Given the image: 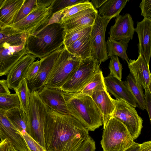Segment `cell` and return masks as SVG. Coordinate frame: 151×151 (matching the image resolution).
<instances>
[{
    "label": "cell",
    "instance_id": "obj_1",
    "mask_svg": "<svg viewBox=\"0 0 151 151\" xmlns=\"http://www.w3.org/2000/svg\"><path fill=\"white\" fill-rule=\"evenodd\" d=\"M88 132L71 115L49 108L45 123V149L47 151H76Z\"/></svg>",
    "mask_w": 151,
    "mask_h": 151
},
{
    "label": "cell",
    "instance_id": "obj_2",
    "mask_svg": "<svg viewBox=\"0 0 151 151\" xmlns=\"http://www.w3.org/2000/svg\"><path fill=\"white\" fill-rule=\"evenodd\" d=\"M66 33L60 23H48L37 32L27 34L25 48L29 53L41 59L61 48Z\"/></svg>",
    "mask_w": 151,
    "mask_h": 151
},
{
    "label": "cell",
    "instance_id": "obj_3",
    "mask_svg": "<svg viewBox=\"0 0 151 151\" xmlns=\"http://www.w3.org/2000/svg\"><path fill=\"white\" fill-rule=\"evenodd\" d=\"M63 94L70 115L88 131H93L103 124L102 115L91 97L80 92L63 91Z\"/></svg>",
    "mask_w": 151,
    "mask_h": 151
},
{
    "label": "cell",
    "instance_id": "obj_4",
    "mask_svg": "<svg viewBox=\"0 0 151 151\" xmlns=\"http://www.w3.org/2000/svg\"><path fill=\"white\" fill-rule=\"evenodd\" d=\"M126 127L113 117L103 129L101 144L103 151H124L136 144Z\"/></svg>",
    "mask_w": 151,
    "mask_h": 151
},
{
    "label": "cell",
    "instance_id": "obj_5",
    "mask_svg": "<svg viewBox=\"0 0 151 151\" xmlns=\"http://www.w3.org/2000/svg\"><path fill=\"white\" fill-rule=\"evenodd\" d=\"M48 108L41 100L38 91H31L27 114L28 124L26 132L45 148V123Z\"/></svg>",
    "mask_w": 151,
    "mask_h": 151
},
{
    "label": "cell",
    "instance_id": "obj_6",
    "mask_svg": "<svg viewBox=\"0 0 151 151\" xmlns=\"http://www.w3.org/2000/svg\"><path fill=\"white\" fill-rule=\"evenodd\" d=\"M81 60L69 53L64 47L44 86L50 88H60L73 74Z\"/></svg>",
    "mask_w": 151,
    "mask_h": 151
},
{
    "label": "cell",
    "instance_id": "obj_7",
    "mask_svg": "<svg viewBox=\"0 0 151 151\" xmlns=\"http://www.w3.org/2000/svg\"><path fill=\"white\" fill-rule=\"evenodd\" d=\"M100 64L91 57L81 59L73 74L60 88L68 93L80 92L100 69Z\"/></svg>",
    "mask_w": 151,
    "mask_h": 151
},
{
    "label": "cell",
    "instance_id": "obj_8",
    "mask_svg": "<svg viewBox=\"0 0 151 151\" xmlns=\"http://www.w3.org/2000/svg\"><path fill=\"white\" fill-rule=\"evenodd\" d=\"M111 20L101 17L98 13L90 34V57L100 64L109 58L107 55L105 34L107 27Z\"/></svg>",
    "mask_w": 151,
    "mask_h": 151
},
{
    "label": "cell",
    "instance_id": "obj_9",
    "mask_svg": "<svg viewBox=\"0 0 151 151\" xmlns=\"http://www.w3.org/2000/svg\"><path fill=\"white\" fill-rule=\"evenodd\" d=\"M113 101L115 108L111 117L123 124L134 140L136 139L140 134L143 127L142 119L139 116L135 108L126 101L114 99Z\"/></svg>",
    "mask_w": 151,
    "mask_h": 151
},
{
    "label": "cell",
    "instance_id": "obj_10",
    "mask_svg": "<svg viewBox=\"0 0 151 151\" xmlns=\"http://www.w3.org/2000/svg\"><path fill=\"white\" fill-rule=\"evenodd\" d=\"M26 38L12 40L0 46V76L8 74L19 60L29 53L25 48Z\"/></svg>",
    "mask_w": 151,
    "mask_h": 151
},
{
    "label": "cell",
    "instance_id": "obj_11",
    "mask_svg": "<svg viewBox=\"0 0 151 151\" xmlns=\"http://www.w3.org/2000/svg\"><path fill=\"white\" fill-rule=\"evenodd\" d=\"M51 4L38 6L25 17L11 26L27 34H32L46 26L52 17Z\"/></svg>",
    "mask_w": 151,
    "mask_h": 151
},
{
    "label": "cell",
    "instance_id": "obj_12",
    "mask_svg": "<svg viewBox=\"0 0 151 151\" xmlns=\"http://www.w3.org/2000/svg\"><path fill=\"white\" fill-rule=\"evenodd\" d=\"M134 30V21L129 14L119 15L116 17L114 24L111 27L109 37L121 42L127 47L129 42L133 39Z\"/></svg>",
    "mask_w": 151,
    "mask_h": 151
},
{
    "label": "cell",
    "instance_id": "obj_13",
    "mask_svg": "<svg viewBox=\"0 0 151 151\" xmlns=\"http://www.w3.org/2000/svg\"><path fill=\"white\" fill-rule=\"evenodd\" d=\"M63 48L58 49L40 59V65L37 74L30 81L27 82L31 92L34 91H39L44 86L53 67Z\"/></svg>",
    "mask_w": 151,
    "mask_h": 151
},
{
    "label": "cell",
    "instance_id": "obj_14",
    "mask_svg": "<svg viewBox=\"0 0 151 151\" xmlns=\"http://www.w3.org/2000/svg\"><path fill=\"white\" fill-rule=\"evenodd\" d=\"M0 139H6L19 151H29L20 133L6 116V111L0 109Z\"/></svg>",
    "mask_w": 151,
    "mask_h": 151
},
{
    "label": "cell",
    "instance_id": "obj_15",
    "mask_svg": "<svg viewBox=\"0 0 151 151\" xmlns=\"http://www.w3.org/2000/svg\"><path fill=\"white\" fill-rule=\"evenodd\" d=\"M38 94L42 101L49 108L61 114L70 115L63 91L61 89L50 88L45 86L38 91Z\"/></svg>",
    "mask_w": 151,
    "mask_h": 151
},
{
    "label": "cell",
    "instance_id": "obj_16",
    "mask_svg": "<svg viewBox=\"0 0 151 151\" xmlns=\"http://www.w3.org/2000/svg\"><path fill=\"white\" fill-rule=\"evenodd\" d=\"M130 73L145 91H151V75L148 65L143 56L139 54L136 60H129L127 63Z\"/></svg>",
    "mask_w": 151,
    "mask_h": 151
},
{
    "label": "cell",
    "instance_id": "obj_17",
    "mask_svg": "<svg viewBox=\"0 0 151 151\" xmlns=\"http://www.w3.org/2000/svg\"><path fill=\"white\" fill-rule=\"evenodd\" d=\"M98 13L94 7L89 8L70 16L59 23L66 32L77 28L92 26Z\"/></svg>",
    "mask_w": 151,
    "mask_h": 151
},
{
    "label": "cell",
    "instance_id": "obj_18",
    "mask_svg": "<svg viewBox=\"0 0 151 151\" xmlns=\"http://www.w3.org/2000/svg\"><path fill=\"white\" fill-rule=\"evenodd\" d=\"M36 58L34 55L28 53L14 65L8 73L6 80L9 89L14 90L25 78L29 67L35 61Z\"/></svg>",
    "mask_w": 151,
    "mask_h": 151
},
{
    "label": "cell",
    "instance_id": "obj_19",
    "mask_svg": "<svg viewBox=\"0 0 151 151\" xmlns=\"http://www.w3.org/2000/svg\"><path fill=\"white\" fill-rule=\"evenodd\" d=\"M134 31L139 39V54L142 55L149 65L151 54V19L144 18L138 22Z\"/></svg>",
    "mask_w": 151,
    "mask_h": 151
},
{
    "label": "cell",
    "instance_id": "obj_20",
    "mask_svg": "<svg viewBox=\"0 0 151 151\" xmlns=\"http://www.w3.org/2000/svg\"><path fill=\"white\" fill-rule=\"evenodd\" d=\"M105 85L107 91L111 93L116 99H121L135 108L138 105L133 96L123 81L109 75L104 77Z\"/></svg>",
    "mask_w": 151,
    "mask_h": 151
},
{
    "label": "cell",
    "instance_id": "obj_21",
    "mask_svg": "<svg viewBox=\"0 0 151 151\" xmlns=\"http://www.w3.org/2000/svg\"><path fill=\"white\" fill-rule=\"evenodd\" d=\"M91 97L102 115L104 129L111 117L114 109L113 99L110 96L106 88L102 91L94 92Z\"/></svg>",
    "mask_w": 151,
    "mask_h": 151
},
{
    "label": "cell",
    "instance_id": "obj_22",
    "mask_svg": "<svg viewBox=\"0 0 151 151\" xmlns=\"http://www.w3.org/2000/svg\"><path fill=\"white\" fill-rule=\"evenodd\" d=\"M25 0H4L0 8V22L7 25L14 23Z\"/></svg>",
    "mask_w": 151,
    "mask_h": 151
},
{
    "label": "cell",
    "instance_id": "obj_23",
    "mask_svg": "<svg viewBox=\"0 0 151 151\" xmlns=\"http://www.w3.org/2000/svg\"><path fill=\"white\" fill-rule=\"evenodd\" d=\"M90 34L78 40L65 48L69 53L81 59L90 57L91 47Z\"/></svg>",
    "mask_w": 151,
    "mask_h": 151
},
{
    "label": "cell",
    "instance_id": "obj_24",
    "mask_svg": "<svg viewBox=\"0 0 151 151\" xmlns=\"http://www.w3.org/2000/svg\"><path fill=\"white\" fill-rule=\"evenodd\" d=\"M128 0H106L99 8V15L111 19L116 17L126 6Z\"/></svg>",
    "mask_w": 151,
    "mask_h": 151
},
{
    "label": "cell",
    "instance_id": "obj_25",
    "mask_svg": "<svg viewBox=\"0 0 151 151\" xmlns=\"http://www.w3.org/2000/svg\"><path fill=\"white\" fill-rule=\"evenodd\" d=\"M91 2L86 0L85 1L67 7L53 14L49 21L50 23H60L70 16L81 11L93 7Z\"/></svg>",
    "mask_w": 151,
    "mask_h": 151
},
{
    "label": "cell",
    "instance_id": "obj_26",
    "mask_svg": "<svg viewBox=\"0 0 151 151\" xmlns=\"http://www.w3.org/2000/svg\"><path fill=\"white\" fill-rule=\"evenodd\" d=\"M6 115L20 133L26 132L28 124L27 114L20 108H14L6 111Z\"/></svg>",
    "mask_w": 151,
    "mask_h": 151
},
{
    "label": "cell",
    "instance_id": "obj_27",
    "mask_svg": "<svg viewBox=\"0 0 151 151\" xmlns=\"http://www.w3.org/2000/svg\"><path fill=\"white\" fill-rule=\"evenodd\" d=\"M123 82L133 96L138 106L142 110L145 109L144 94L141 85L135 81L130 73Z\"/></svg>",
    "mask_w": 151,
    "mask_h": 151
},
{
    "label": "cell",
    "instance_id": "obj_28",
    "mask_svg": "<svg viewBox=\"0 0 151 151\" xmlns=\"http://www.w3.org/2000/svg\"><path fill=\"white\" fill-rule=\"evenodd\" d=\"M27 38V34L23 32L6 25L0 22V46L10 41Z\"/></svg>",
    "mask_w": 151,
    "mask_h": 151
},
{
    "label": "cell",
    "instance_id": "obj_29",
    "mask_svg": "<svg viewBox=\"0 0 151 151\" xmlns=\"http://www.w3.org/2000/svg\"><path fill=\"white\" fill-rule=\"evenodd\" d=\"M104 78L102 71L100 69L79 92L91 97L94 92L105 89L106 87L104 82Z\"/></svg>",
    "mask_w": 151,
    "mask_h": 151
},
{
    "label": "cell",
    "instance_id": "obj_30",
    "mask_svg": "<svg viewBox=\"0 0 151 151\" xmlns=\"http://www.w3.org/2000/svg\"><path fill=\"white\" fill-rule=\"evenodd\" d=\"M14 90L18 97L20 108L27 114L29 108L31 92L26 79L24 78Z\"/></svg>",
    "mask_w": 151,
    "mask_h": 151
},
{
    "label": "cell",
    "instance_id": "obj_31",
    "mask_svg": "<svg viewBox=\"0 0 151 151\" xmlns=\"http://www.w3.org/2000/svg\"><path fill=\"white\" fill-rule=\"evenodd\" d=\"M106 43L107 55L108 58L117 55L125 60L128 63L129 59L126 50L127 47L119 41H115L108 37Z\"/></svg>",
    "mask_w": 151,
    "mask_h": 151
},
{
    "label": "cell",
    "instance_id": "obj_32",
    "mask_svg": "<svg viewBox=\"0 0 151 151\" xmlns=\"http://www.w3.org/2000/svg\"><path fill=\"white\" fill-rule=\"evenodd\" d=\"M92 27H80L66 32L63 42L64 47H67L78 40L90 34Z\"/></svg>",
    "mask_w": 151,
    "mask_h": 151
},
{
    "label": "cell",
    "instance_id": "obj_33",
    "mask_svg": "<svg viewBox=\"0 0 151 151\" xmlns=\"http://www.w3.org/2000/svg\"><path fill=\"white\" fill-rule=\"evenodd\" d=\"M15 108H20L19 100L16 93L0 95V109L6 111Z\"/></svg>",
    "mask_w": 151,
    "mask_h": 151
},
{
    "label": "cell",
    "instance_id": "obj_34",
    "mask_svg": "<svg viewBox=\"0 0 151 151\" xmlns=\"http://www.w3.org/2000/svg\"><path fill=\"white\" fill-rule=\"evenodd\" d=\"M37 1V0H25L18 12L14 23L25 17L36 9L38 6Z\"/></svg>",
    "mask_w": 151,
    "mask_h": 151
},
{
    "label": "cell",
    "instance_id": "obj_35",
    "mask_svg": "<svg viewBox=\"0 0 151 151\" xmlns=\"http://www.w3.org/2000/svg\"><path fill=\"white\" fill-rule=\"evenodd\" d=\"M110 58V60L109 65V68L110 71L109 75L121 80L122 69V64L120 63L117 56H112Z\"/></svg>",
    "mask_w": 151,
    "mask_h": 151
},
{
    "label": "cell",
    "instance_id": "obj_36",
    "mask_svg": "<svg viewBox=\"0 0 151 151\" xmlns=\"http://www.w3.org/2000/svg\"><path fill=\"white\" fill-rule=\"evenodd\" d=\"M86 0H54L51 4L52 15L64 9L85 1Z\"/></svg>",
    "mask_w": 151,
    "mask_h": 151
},
{
    "label": "cell",
    "instance_id": "obj_37",
    "mask_svg": "<svg viewBox=\"0 0 151 151\" xmlns=\"http://www.w3.org/2000/svg\"><path fill=\"white\" fill-rule=\"evenodd\" d=\"M20 133L23 138L29 151H47L45 148L35 141L26 132Z\"/></svg>",
    "mask_w": 151,
    "mask_h": 151
},
{
    "label": "cell",
    "instance_id": "obj_38",
    "mask_svg": "<svg viewBox=\"0 0 151 151\" xmlns=\"http://www.w3.org/2000/svg\"><path fill=\"white\" fill-rule=\"evenodd\" d=\"M40 61L33 62L29 67L25 76L27 82L30 81L37 74L40 65Z\"/></svg>",
    "mask_w": 151,
    "mask_h": 151
},
{
    "label": "cell",
    "instance_id": "obj_39",
    "mask_svg": "<svg viewBox=\"0 0 151 151\" xmlns=\"http://www.w3.org/2000/svg\"><path fill=\"white\" fill-rule=\"evenodd\" d=\"M96 148L95 141L92 137L88 135L76 151H95Z\"/></svg>",
    "mask_w": 151,
    "mask_h": 151
},
{
    "label": "cell",
    "instance_id": "obj_40",
    "mask_svg": "<svg viewBox=\"0 0 151 151\" xmlns=\"http://www.w3.org/2000/svg\"><path fill=\"white\" fill-rule=\"evenodd\" d=\"M139 7L141 10V15L144 18L151 19V0H143Z\"/></svg>",
    "mask_w": 151,
    "mask_h": 151
},
{
    "label": "cell",
    "instance_id": "obj_41",
    "mask_svg": "<svg viewBox=\"0 0 151 151\" xmlns=\"http://www.w3.org/2000/svg\"><path fill=\"white\" fill-rule=\"evenodd\" d=\"M144 96L145 109L147 112L150 122L151 121V91L149 90L145 91Z\"/></svg>",
    "mask_w": 151,
    "mask_h": 151
},
{
    "label": "cell",
    "instance_id": "obj_42",
    "mask_svg": "<svg viewBox=\"0 0 151 151\" xmlns=\"http://www.w3.org/2000/svg\"><path fill=\"white\" fill-rule=\"evenodd\" d=\"M10 93L6 80H0V95Z\"/></svg>",
    "mask_w": 151,
    "mask_h": 151
},
{
    "label": "cell",
    "instance_id": "obj_43",
    "mask_svg": "<svg viewBox=\"0 0 151 151\" xmlns=\"http://www.w3.org/2000/svg\"><path fill=\"white\" fill-rule=\"evenodd\" d=\"M139 148L138 151H151V141L145 142L139 144Z\"/></svg>",
    "mask_w": 151,
    "mask_h": 151
},
{
    "label": "cell",
    "instance_id": "obj_44",
    "mask_svg": "<svg viewBox=\"0 0 151 151\" xmlns=\"http://www.w3.org/2000/svg\"><path fill=\"white\" fill-rule=\"evenodd\" d=\"M0 151H9V142L6 139L0 141Z\"/></svg>",
    "mask_w": 151,
    "mask_h": 151
},
{
    "label": "cell",
    "instance_id": "obj_45",
    "mask_svg": "<svg viewBox=\"0 0 151 151\" xmlns=\"http://www.w3.org/2000/svg\"><path fill=\"white\" fill-rule=\"evenodd\" d=\"M106 0H92L91 2L93 7L96 9H99Z\"/></svg>",
    "mask_w": 151,
    "mask_h": 151
},
{
    "label": "cell",
    "instance_id": "obj_46",
    "mask_svg": "<svg viewBox=\"0 0 151 151\" xmlns=\"http://www.w3.org/2000/svg\"><path fill=\"white\" fill-rule=\"evenodd\" d=\"M54 0H37L38 6H41L48 7L50 6Z\"/></svg>",
    "mask_w": 151,
    "mask_h": 151
},
{
    "label": "cell",
    "instance_id": "obj_47",
    "mask_svg": "<svg viewBox=\"0 0 151 151\" xmlns=\"http://www.w3.org/2000/svg\"><path fill=\"white\" fill-rule=\"evenodd\" d=\"M139 148V144L136 143L135 145L131 146L124 151H138Z\"/></svg>",
    "mask_w": 151,
    "mask_h": 151
},
{
    "label": "cell",
    "instance_id": "obj_48",
    "mask_svg": "<svg viewBox=\"0 0 151 151\" xmlns=\"http://www.w3.org/2000/svg\"><path fill=\"white\" fill-rule=\"evenodd\" d=\"M9 151H19L16 149L9 142Z\"/></svg>",
    "mask_w": 151,
    "mask_h": 151
},
{
    "label": "cell",
    "instance_id": "obj_49",
    "mask_svg": "<svg viewBox=\"0 0 151 151\" xmlns=\"http://www.w3.org/2000/svg\"><path fill=\"white\" fill-rule=\"evenodd\" d=\"M4 0H0V8L2 5Z\"/></svg>",
    "mask_w": 151,
    "mask_h": 151
}]
</instances>
